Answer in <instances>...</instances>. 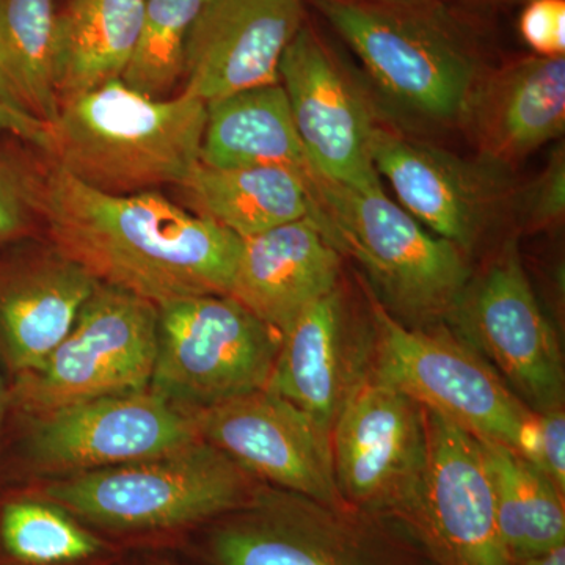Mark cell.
<instances>
[{"label":"cell","instance_id":"836d02e7","mask_svg":"<svg viewBox=\"0 0 565 565\" xmlns=\"http://www.w3.org/2000/svg\"><path fill=\"white\" fill-rule=\"evenodd\" d=\"M514 565H565V545L556 546L550 552L516 561Z\"/></svg>","mask_w":565,"mask_h":565},{"label":"cell","instance_id":"9c48e42d","mask_svg":"<svg viewBox=\"0 0 565 565\" xmlns=\"http://www.w3.org/2000/svg\"><path fill=\"white\" fill-rule=\"evenodd\" d=\"M158 305L99 282L39 370L21 375V403L40 416L96 397L150 386Z\"/></svg>","mask_w":565,"mask_h":565},{"label":"cell","instance_id":"6da1fadb","mask_svg":"<svg viewBox=\"0 0 565 565\" xmlns=\"http://www.w3.org/2000/svg\"><path fill=\"white\" fill-rule=\"evenodd\" d=\"M44 228L99 282L154 305L228 296L243 239L158 191L115 195L51 163Z\"/></svg>","mask_w":565,"mask_h":565},{"label":"cell","instance_id":"1f68e13d","mask_svg":"<svg viewBox=\"0 0 565 565\" xmlns=\"http://www.w3.org/2000/svg\"><path fill=\"white\" fill-rule=\"evenodd\" d=\"M531 462L565 492V414L564 407L535 414Z\"/></svg>","mask_w":565,"mask_h":565},{"label":"cell","instance_id":"8d00e7d4","mask_svg":"<svg viewBox=\"0 0 565 565\" xmlns=\"http://www.w3.org/2000/svg\"><path fill=\"white\" fill-rule=\"evenodd\" d=\"M143 565H177V564L172 563V561L154 559V561H148V563L143 564Z\"/></svg>","mask_w":565,"mask_h":565},{"label":"cell","instance_id":"2e32d148","mask_svg":"<svg viewBox=\"0 0 565 565\" xmlns=\"http://www.w3.org/2000/svg\"><path fill=\"white\" fill-rule=\"evenodd\" d=\"M426 419V481L407 525L438 565H514L498 530L481 441L433 412Z\"/></svg>","mask_w":565,"mask_h":565},{"label":"cell","instance_id":"d6a6232c","mask_svg":"<svg viewBox=\"0 0 565 565\" xmlns=\"http://www.w3.org/2000/svg\"><path fill=\"white\" fill-rule=\"evenodd\" d=\"M0 132L11 134L25 143L32 145L36 150L46 151L47 132L40 122L29 120L3 107L0 104Z\"/></svg>","mask_w":565,"mask_h":565},{"label":"cell","instance_id":"8992f818","mask_svg":"<svg viewBox=\"0 0 565 565\" xmlns=\"http://www.w3.org/2000/svg\"><path fill=\"white\" fill-rule=\"evenodd\" d=\"M370 311L375 377L479 440L509 446L530 459L535 414L511 392L492 364L449 330L397 321L371 296Z\"/></svg>","mask_w":565,"mask_h":565},{"label":"cell","instance_id":"7402d4cb","mask_svg":"<svg viewBox=\"0 0 565 565\" xmlns=\"http://www.w3.org/2000/svg\"><path fill=\"white\" fill-rule=\"evenodd\" d=\"M200 162L218 169L277 167L305 180L311 166L280 82L207 103Z\"/></svg>","mask_w":565,"mask_h":565},{"label":"cell","instance_id":"d4e9b609","mask_svg":"<svg viewBox=\"0 0 565 565\" xmlns=\"http://www.w3.org/2000/svg\"><path fill=\"white\" fill-rule=\"evenodd\" d=\"M54 0H0V104L47 128L61 110L55 85Z\"/></svg>","mask_w":565,"mask_h":565},{"label":"cell","instance_id":"4316f807","mask_svg":"<svg viewBox=\"0 0 565 565\" xmlns=\"http://www.w3.org/2000/svg\"><path fill=\"white\" fill-rule=\"evenodd\" d=\"M0 544L20 565H96L115 553L102 534L47 498L7 504L0 515Z\"/></svg>","mask_w":565,"mask_h":565},{"label":"cell","instance_id":"d6986e66","mask_svg":"<svg viewBox=\"0 0 565 565\" xmlns=\"http://www.w3.org/2000/svg\"><path fill=\"white\" fill-rule=\"evenodd\" d=\"M99 281L52 245L0 259V355L20 375L39 370Z\"/></svg>","mask_w":565,"mask_h":565},{"label":"cell","instance_id":"7c38bea8","mask_svg":"<svg viewBox=\"0 0 565 565\" xmlns=\"http://www.w3.org/2000/svg\"><path fill=\"white\" fill-rule=\"evenodd\" d=\"M373 161L401 206L467 255L514 214L519 189L511 169L479 156L462 158L381 125L374 136Z\"/></svg>","mask_w":565,"mask_h":565},{"label":"cell","instance_id":"603a6c76","mask_svg":"<svg viewBox=\"0 0 565 565\" xmlns=\"http://www.w3.org/2000/svg\"><path fill=\"white\" fill-rule=\"evenodd\" d=\"M147 0H71L55 18L61 103L121 79L139 40Z\"/></svg>","mask_w":565,"mask_h":565},{"label":"cell","instance_id":"e575fe53","mask_svg":"<svg viewBox=\"0 0 565 565\" xmlns=\"http://www.w3.org/2000/svg\"><path fill=\"white\" fill-rule=\"evenodd\" d=\"M455 7H467V9H500V7L514 6V3L527 2V0H446Z\"/></svg>","mask_w":565,"mask_h":565},{"label":"cell","instance_id":"d590c367","mask_svg":"<svg viewBox=\"0 0 565 565\" xmlns=\"http://www.w3.org/2000/svg\"><path fill=\"white\" fill-rule=\"evenodd\" d=\"M7 393L3 388L2 379H0V423H2L3 414H6Z\"/></svg>","mask_w":565,"mask_h":565},{"label":"cell","instance_id":"4dcf8cb0","mask_svg":"<svg viewBox=\"0 0 565 565\" xmlns=\"http://www.w3.org/2000/svg\"><path fill=\"white\" fill-rule=\"evenodd\" d=\"M519 29L539 57H564L565 0H527Z\"/></svg>","mask_w":565,"mask_h":565},{"label":"cell","instance_id":"484cf974","mask_svg":"<svg viewBox=\"0 0 565 565\" xmlns=\"http://www.w3.org/2000/svg\"><path fill=\"white\" fill-rule=\"evenodd\" d=\"M479 441L492 484L498 530L512 563L565 545L564 493L522 452Z\"/></svg>","mask_w":565,"mask_h":565},{"label":"cell","instance_id":"44dd1931","mask_svg":"<svg viewBox=\"0 0 565 565\" xmlns=\"http://www.w3.org/2000/svg\"><path fill=\"white\" fill-rule=\"evenodd\" d=\"M343 255L310 217L245 237L228 296L275 332L340 286Z\"/></svg>","mask_w":565,"mask_h":565},{"label":"cell","instance_id":"8fae6325","mask_svg":"<svg viewBox=\"0 0 565 565\" xmlns=\"http://www.w3.org/2000/svg\"><path fill=\"white\" fill-rule=\"evenodd\" d=\"M311 170L356 189H381L373 161L379 122L370 92L313 25L303 22L278 68Z\"/></svg>","mask_w":565,"mask_h":565},{"label":"cell","instance_id":"ac0fdd59","mask_svg":"<svg viewBox=\"0 0 565 565\" xmlns=\"http://www.w3.org/2000/svg\"><path fill=\"white\" fill-rule=\"evenodd\" d=\"M303 22L302 0H206L185 41L182 93L207 104L278 84Z\"/></svg>","mask_w":565,"mask_h":565},{"label":"cell","instance_id":"ba28073f","mask_svg":"<svg viewBox=\"0 0 565 565\" xmlns=\"http://www.w3.org/2000/svg\"><path fill=\"white\" fill-rule=\"evenodd\" d=\"M330 444L334 482L345 508L407 523L422 497L429 460L423 405L373 374L334 419Z\"/></svg>","mask_w":565,"mask_h":565},{"label":"cell","instance_id":"f546056e","mask_svg":"<svg viewBox=\"0 0 565 565\" xmlns=\"http://www.w3.org/2000/svg\"><path fill=\"white\" fill-rule=\"evenodd\" d=\"M514 214L525 232L559 228L565 217L564 145L550 156L548 163L525 191L516 192Z\"/></svg>","mask_w":565,"mask_h":565},{"label":"cell","instance_id":"52a82bcc","mask_svg":"<svg viewBox=\"0 0 565 565\" xmlns=\"http://www.w3.org/2000/svg\"><path fill=\"white\" fill-rule=\"evenodd\" d=\"M280 333L230 296H195L158 307L150 386L196 414L266 388Z\"/></svg>","mask_w":565,"mask_h":565},{"label":"cell","instance_id":"4fadbf2b","mask_svg":"<svg viewBox=\"0 0 565 565\" xmlns=\"http://www.w3.org/2000/svg\"><path fill=\"white\" fill-rule=\"evenodd\" d=\"M355 515L258 486L241 508L207 523L203 553L211 565H390Z\"/></svg>","mask_w":565,"mask_h":565},{"label":"cell","instance_id":"e0dca14e","mask_svg":"<svg viewBox=\"0 0 565 565\" xmlns=\"http://www.w3.org/2000/svg\"><path fill=\"white\" fill-rule=\"evenodd\" d=\"M373 316L353 315L340 286L316 300L280 334L266 390L332 433L334 419L374 374Z\"/></svg>","mask_w":565,"mask_h":565},{"label":"cell","instance_id":"ffe728a7","mask_svg":"<svg viewBox=\"0 0 565 565\" xmlns=\"http://www.w3.org/2000/svg\"><path fill=\"white\" fill-rule=\"evenodd\" d=\"M462 128L479 158L512 169L559 140L565 129V57H533L489 68Z\"/></svg>","mask_w":565,"mask_h":565},{"label":"cell","instance_id":"7a4b0ae2","mask_svg":"<svg viewBox=\"0 0 565 565\" xmlns=\"http://www.w3.org/2000/svg\"><path fill=\"white\" fill-rule=\"evenodd\" d=\"M394 114L427 129L462 128L490 66L446 0H311Z\"/></svg>","mask_w":565,"mask_h":565},{"label":"cell","instance_id":"cb8c5ba5","mask_svg":"<svg viewBox=\"0 0 565 565\" xmlns=\"http://www.w3.org/2000/svg\"><path fill=\"white\" fill-rule=\"evenodd\" d=\"M181 188L195 214L241 239L313 214L303 178L277 167L218 169L200 162Z\"/></svg>","mask_w":565,"mask_h":565},{"label":"cell","instance_id":"f1b7e54d","mask_svg":"<svg viewBox=\"0 0 565 565\" xmlns=\"http://www.w3.org/2000/svg\"><path fill=\"white\" fill-rule=\"evenodd\" d=\"M46 172L18 145L0 141V245L18 243L44 226Z\"/></svg>","mask_w":565,"mask_h":565},{"label":"cell","instance_id":"83f0119b","mask_svg":"<svg viewBox=\"0 0 565 565\" xmlns=\"http://www.w3.org/2000/svg\"><path fill=\"white\" fill-rule=\"evenodd\" d=\"M206 0H147L136 51L121 81L134 90L167 98L182 79L184 50Z\"/></svg>","mask_w":565,"mask_h":565},{"label":"cell","instance_id":"9a60e30c","mask_svg":"<svg viewBox=\"0 0 565 565\" xmlns=\"http://www.w3.org/2000/svg\"><path fill=\"white\" fill-rule=\"evenodd\" d=\"M200 438L191 412L147 388L36 416L29 451L43 470L73 475L169 455Z\"/></svg>","mask_w":565,"mask_h":565},{"label":"cell","instance_id":"30bf717a","mask_svg":"<svg viewBox=\"0 0 565 565\" xmlns=\"http://www.w3.org/2000/svg\"><path fill=\"white\" fill-rule=\"evenodd\" d=\"M448 319L534 414L564 407L559 343L535 299L516 236L471 277Z\"/></svg>","mask_w":565,"mask_h":565},{"label":"cell","instance_id":"5b68a950","mask_svg":"<svg viewBox=\"0 0 565 565\" xmlns=\"http://www.w3.org/2000/svg\"><path fill=\"white\" fill-rule=\"evenodd\" d=\"M256 486L203 438L169 455L66 475L44 498L96 533H180L241 508Z\"/></svg>","mask_w":565,"mask_h":565},{"label":"cell","instance_id":"3957f363","mask_svg":"<svg viewBox=\"0 0 565 565\" xmlns=\"http://www.w3.org/2000/svg\"><path fill=\"white\" fill-rule=\"evenodd\" d=\"M206 104L151 98L121 79L61 104L47 126L54 166L96 191L129 195L181 185L200 163Z\"/></svg>","mask_w":565,"mask_h":565},{"label":"cell","instance_id":"277c9868","mask_svg":"<svg viewBox=\"0 0 565 565\" xmlns=\"http://www.w3.org/2000/svg\"><path fill=\"white\" fill-rule=\"evenodd\" d=\"M311 221L341 255L366 270L375 299L397 321H446L471 280L468 255L424 228L381 189H356L311 170Z\"/></svg>","mask_w":565,"mask_h":565},{"label":"cell","instance_id":"5bb4252c","mask_svg":"<svg viewBox=\"0 0 565 565\" xmlns=\"http://www.w3.org/2000/svg\"><path fill=\"white\" fill-rule=\"evenodd\" d=\"M204 441L267 484L349 511L334 482L330 433L269 390L193 414Z\"/></svg>","mask_w":565,"mask_h":565}]
</instances>
